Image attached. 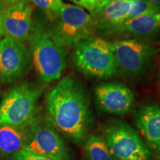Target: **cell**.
Segmentation results:
<instances>
[{
  "label": "cell",
  "instance_id": "obj_20",
  "mask_svg": "<svg viewBox=\"0 0 160 160\" xmlns=\"http://www.w3.org/2000/svg\"><path fill=\"white\" fill-rule=\"evenodd\" d=\"M71 1L78 4L80 7L87 9L89 12H91L97 8L99 0H71Z\"/></svg>",
  "mask_w": 160,
  "mask_h": 160
},
{
  "label": "cell",
  "instance_id": "obj_26",
  "mask_svg": "<svg viewBox=\"0 0 160 160\" xmlns=\"http://www.w3.org/2000/svg\"><path fill=\"white\" fill-rule=\"evenodd\" d=\"M153 160H160V153H159V155H157V157L153 158Z\"/></svg>",
  "mask_w": 160,
  "mask_h": 160
},
{
  "label": "cell",
  "instance_id": "obj_12",
  "mask_svg": "<svg viewBox=\"0 0 160 160\" xmlns=\"http://www.w3.org/2000/svg\"><path fill=\"white\" fill-rule=\"evenodd\" d=\"M133 0H117L90 13L95 32L111 35L114 30L129 17Z\"/></svg>",
  "mask_w": 160,
  "mask_h": 160
},
{
  "label": "cell",
  "instance_id": "obj_3",
  "mask_svg": "<svg viewBox=\"0 0 160 160\" xmlns=\"http://www.w3.org/2000/svg\"><path fill=\"white\" fill-rule=\"evenodd\" d=\"M48 31L52 39L64 50L77 47L80 42L93 37V20L83 8L63 3L51 19Z\"/></svg>",
  "mask_w": 160,
  "mask_h": 160
},
{
  "label": "cell",
  "instance_id": "obj_14",
  "mask_svg": "<svg viewBox=\"0 0 160 160\" xmlns=\"http://www.w3.org/2000/svg\"><path fill=\"white\" fill-rule=\"evenodd\" d=\"M135 124L147 147L160 153V106L148 105L142 108L135 116Z\"/></svg>",
  "mask_w": 160,
  "mask_h": 160
},
{
  "label": "cell",
  "instance_id": "obj_2",
  "mask_svg": "<svg viewBox=\"0 0 160 160\" xmlns=\"http://www.w3.org/2000/svg\"><path fill=\"white\" fill-rule=\"evenodd\" d=\"M30 53L36 71L44 82L59 79L66 67V51L58 46L48 29L40 22H33L28 39Z\"/></svg>",
  "mask_w": 160,
  "mask_h": 160
},
{
  "label": "cell",
  "instance_id": "obj_16",
  "mask_svg": "<svg viewBox=\"0 0 160 160\" xmlns=\"http://www.w3.org/2000/svg\"><path fill=\"white\" fill-rule=\"evenodd\" d=\"M86 160H113L105 139L97 135H90L84 145Z\"/></svg>",
  "mask_w": 160,
  "mask_h": 160
},
{
  "label": "cell",
  "instance_id": "obj_10",
  "mask_svg": "<svg viewBox=\"0 0 160 160\" xmlns=\"http://www.w3.org/2000/svg\"><path fill=\"white\" fill-rule=\"evenodd\" d=\"M94 94L99 108L113 115L127 114L135 101L133 91L121 83L100 84L95 88Z\"/></svg>",
  "mask_w": 160,
  "mask_h": 160
},
{
  "label": "cell",
  "instance_id": "obj_17",
  "mask_svg": "<svg viewBox=\"0 0 160 160\" xmlns=\"http://www.w3.org/2000/svg\"><path fill=\"white\" fill-rule=\"evenodd\" d=\"M158 12H160V8L151 2L149 0H133V7L130 12L128 19Z\"/></svg>",
  "mask_w": 160,
  "mask_h": 160
},
{
  "label": "cell",
  "instance_id": "obj_21",
  "mask_svg": "<svg viewBox=\"0 0 160 160\" xmlns=\"http://www.w3.org/2000/svg\"><path fill=\"white\" fill-rule=\"evenodd\" d=\"M22 1H24V0H0V5L3 6H7L19 3L20 2Z\"/></svg>",
  "mask_w": 160,
  "mask_h": 160
},
{
  "label": "cell",
  "instance_id": "obj_7",
  "mask_svg": "<svg viewBox=\"0 0 160 160\" xmlns=\"http://www.w3.org/2000/svg\"><path fill=\"white\" fill-rule=\"evenodd\" d=\"M102 137L113 160H151V151L128 124L111 122L104 129Z\"/></svg>",
  "mask_w": 160,
  "mask_h": 160
},
{
  "label": "cell",
  "instance_id": "obj_15",
  "mask_svg": "<svg viewBox=\"0 0 160 160\" xmlns=\"http://www.w3.org/2000/svg\"><path fill=\"white\" fill-rule=\"evenodd\" d=\"M27 126L0 124V152L13 157L22 151L25 143Z\"/></svg>",
  "mask_w": 160,
  "mask_h": 160
},
{
  "label": "cell",
  "instance_id": "obj_8",
  "mask_svg": "<svg viewBox=\"0 0 160 160\" xmlns=\"http://www.w3.org/2000/svg\"><path fill=\"white\" fill-rule=\"evenodd\" d=\"M110 43L118 70L131 76L143 73L160 51L156 44L135 39L117 40Z\"/></svg>",
  "mask_w": 160,
  "mask_h": 160
},
{
  "label": "cell",
  "instance_id": "obj_5",
  "mask_svg": "<svg viewBox=\"0 0 160 160\" xmlns=\"http://www.w3.org/2000/svg\"><path fill=\"white\" fill-rule=\"evenodd\" d=\"M43 87L24 83L10 89L0 102V124L26 126L37 116Z\"/></svg>",
  "mask_w": 160,
  "mask_h": 160
},
{
  "label": "cell",
  "instance_id": "obj_11",
  "mask_svg": "<svg viewBox=\"0 0 160 160\" xmlns=\"http://www.w3.org/2000/svg\"><path fill=\"white\" fill-rule=\"evenodd\" d=\"M32 13L33 8L28 0L3 6L2 17L3 32L20 42L28 41L33 22Z\"/></svg>",
  "mask_w": 160,
  "mask_h": 160
},
{
  "label": "cell",
  "instance_id": "obj_1",
  "mask_svg": "<svg viewBox=\"0 0 160 160\" xmlns=\"http://www.w3.org/2000/svg\"><path fill=\"white\" fill-rule=\"evenodd\" d=\"M46 108L54 128L77 144L86 139L91 111L85 90L77 79L67 76L60 80L47 96Z\"/></svg>",
  "mask_w": 160,
  "mask_h": 160
},
{
  "label": "cell",
  "instance_id": "obj_4",
  "mask_svg": "<svg viewBox=\"0 0 160 160\" xmlns=\"http://www.w3.org/2000/svg\"><path fill=\"white\" fill-rule=\"evenodd\" d=\"M73 62L79 71L91 77L108 79L115 76L118 71L111 43L94 36L75 48Z\"/></svg>",
  "mask_w": 160,
  "mask_h": 160
},
{
  "label": "cell",
  "instance_id": "obj_24",
  "mask_svg": "<svg viewBox=\"0 0 160 160\" xmlns=\"http://www.w3.org/2000/svg\"><path fill=\"white\" fill-rule=\"evenodd\" d=\"M149 1L153 4H154L155 5L160 8V0H149Z\"/></svg>",
  "mask_w": 160,
  "mask_h": 160
},
{
  "label": "cell",
  "instance_id": "obj_18",
  "mask_svg": "<svg viewBox=\"0 0 160 160\" xmlns=\"http://www.w3.org/2000/svg\"><path fill=\"white\" fill-rule=\"evenodd\" d=\"M30 1L39 9L45 11L51 20L57 15V12L63 4L62 0H30Z\"/></svg>",
  "mask_w": 160,
  "mask_h": 160
},
{
  "label": "cell",
  "instance_id": "obj_19",
  "mask_svg": "<svg viewBox=\"0 0 160 160\" xmlns=\"http://www.w3.org/2000/svg\"><path fill=\"white\" fill-rule=\"evenodd\" d=\"M11 160H54L50 159V158L41 157V156H38L35 154H32L28 152L23 151H20L13 155L11 158Z\"/></svg>",
  "mask_w": 160,
  "mask_h": 160
},
{
  "label": "cell",
  "instance_id": "obj_6",
  "mask_svg": "<svg viewBox=\"0 0 160 160\" xmlns=\"http://www.w3.org/2000/svg\"><path fill=\"white\" fill-rule=\"evenodd\" d=\"M23 151L54 160H72L64 140L49 119L36 117L27 126Z\"/></svg>",
  "mask_w": 160,
  "mask_h": 160
},
{
  "label": "cell",
  "instance_id": "obj_13",
  "mask_svg": "<svg viewBox=\"0 0 160 160\" xmlns=\"http://www.w3.org/2000/svg\"><path fill=\"white\" fill-rule=\"evenodd\" d=\"M114 34L129 36L146 42L157 39L160 36V12L129 18L111 33Z\"/></svg>",
  "mask_w": 160,
  "mask_h": 160
},
{
  "label": "cell",
  "instance_id": "obj_27",
  "mask_svg": "<svg viewBox=\"0 0 160 160\" xmlns=\"http://www.w3.org/2000/svg\"><path fill=\"white\" fill-rule=\"evenodd\" d=\"M0 80H1V79H0Z\"/></svg>",
  "mask_w": 160,
  "mask_h": 160
},
{
  "label": "cell",
  "instance_id": "obj_25",
  "mask_svg": "<svg viewBox=\"0 0 160 160\" xmlns=\"http://www.w3.org/2000/svg\"><path fill=\"white\" fill-rule=\"evenodd\" d=\"M158 85H159V88L160 91V69L159 72V76H158Z\"/></svg>",
  "mask_w": 160,
  "mask_h": 160
},
{
  "label": "cell",
  "instance_id": "obj_23",
  "mask_svg": "<svg viewBox=\"0 0 160 160\" xmlns=\"http://www.w3.org/2000/svg\"><path fill=\"white\" fill-rule=\"evenodd\" d=\"M2 10H3V6L0 5V37L4 33L2 30Z\"/></svg>",
  "mask_w": 160,
  "mask_h": 160
},
{
  "label": "cell",
  "instance_id": "obj_22",
  "mask_svg": "<svg viewBox=\"0 0 160 160\" xmlns=\"http://www.w3.org/2000/svg\"><path fill=\"white\" fill-rule=\"evenodd\" d=\"M115 1H117V0H99V2H98L97 8H96L95 10L99 9V8H100L102 7V6L107 5V4H108L110 2H115ZM95 10H94V11H95ZM90 13H91V12H90Z\"/></svg>",
  "mask_w": 160,
  "mask_h": 160
},
{
  "label": "cell",
  "instance_id": "obj_9",
  "mask_svg": "<svg viewBox=\"0 0 160 160\" xmlns=\"http://www.w3.org/2000/svg\"><path fill=\"white\" fill-rule=\"evenodd\" d=\"M31 53L24 43L6 36L0 41V79L11 83L25 74L31 63Z\"/></svg>",
  "mask_w": 160,
  "mask_h": 160
}]
</instances>
